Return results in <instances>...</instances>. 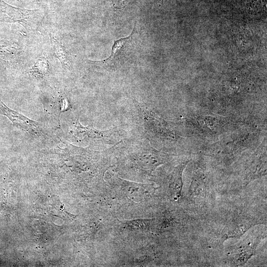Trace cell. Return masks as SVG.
I'll return each mask as SVG.
<instances>
[{"instance_id": "cell-1", "label": "cell", "mask_w": 267, "mask_h": 267, "mask_svg": "<svg viewBox=\"0 0 267 267\" xmlns=\"http://www.w3.org/2000/svg\"><path fill=\"white\" fill-rule=\"evenodd\" d=\"M114 147L118 156V170L128 177L146 178L170 155L153 148L146 140H127Z\"/></svg>"}, {"instance_id": "cell-12", "label": "cell", "mask_w": 267, "mask_h": 267, "mask_svg": "<svg viewBox=\"0 0 267 267\" xmlns=\"http://www.w3.org/2000/svg\"><path fill=\"white\" fill-rule=\"evenodd\" d=\"M51 43L54 49L55 56L60 60L64 68H68L70 59L68 53L64 47L53 37H51Z\"/></svg>"}, {"instance_id": "cell-14", "label": "cell", "mask_w": 267, "mask_h": 267, "mask_svg": "<svg viewBox=\"0 0 267 267\" xmlns=\"http://www.w3.org/2000/svg\"><path fill=\"white\" fill-rule=\"evenodd\" d=\"M132 0H112L113 7L116 9L124 7Z\"/></svg>"}, {"instance_id": "cell-8", "label": "cell", "mask_w": 267, "mask_h": 267, "mask_svg": "<svg viewBox=\"0 0 267 267\" xmlns=\"http://www.w3.org/2000/svg\"><path fill=\"white\" fill-rule=\"evenodd\" d=\"M189 161L185 160L175 167L167 177L168 189L174 197H179L182 187V174Z\"/></svg>"}, {"instance_id": "cell-9", "label": "cell", "mask_w": 267, "mask_h": 267, "mask_svg": "<svg viewBox=\"0 0 267 267\" xmlns=\"http://www.w3.org/2000/svg\"><path fill=\"white\" fill-rule=\"evenodd\" d=\"M206 179L205 168L202 160L198 161L193 167V176L189 191L191 193L198 191L202 189Z\"/></svg>"}, {"instance_id": "cell-11", "label": "cell", "mask_w": 267, "mask_h": 267, "mask_svg": "<svg viewBox=\"0 0 267 267\" xmlns=\"http://www.w3.org/2000/svg\"><path fill=\"white\" fill-rule=\"evenodd\" d=\"M49 69V64L46 58L41 56L30 69V73L35 78L41 79L48 73Z\"/></svg>"}, {"instance_id": "cell-6", "label": "cell", "mask_w": 267, "mask_h": 267, "mask_svg": "<svg viewBox=\"0 0 267 267\" xmlns=\"http://www.w3.org/2000/svg\"><path fill=\"white\" fill-rule=\"evenodd\" d=\"M266 138L258 147L247 168L245 176V181L247 183L266 174Z\"/></svg>"}, {"instance_id": "cell-13", "label": "cell", "mask_w": 267, "mask_h": 267, "mask_svg": "<svg viewBox=\"0 0 267 267\" xmlns=\"http://www.w3.org/2000/svg\"><path fill=\"white\" fill-rule=\"evenodd\" d=\"M202 118V117H201ZM199 125L204 127V129L208 131L212 132H218L220 128H222V123L221 120L216 117H212L210 116H205L199 119L198 121Z\"/></svg>"}, {"instance_id": "cell-5", "label": "cell", "mask_w": 267, "mask_h": 267, "mask_svg": "<svg viewBox=\"0 0 267 267\" xmlns=\"http://www.w3.org/2000/svg\"><path fill=\"white\" fill-rule=\"evenodd\" d=\"M254 134L248 133L242 134L238 137L231 140L222 141L212 145L207 149L206 154L208 155L222 157L233 153V155L238 151H242L246 146H248L254 140Z\"/></svg>"}, {"instance_id": "cell-4", "label": "cell", "mask_w": 267, "mask_h": 267, "mask_svg": "<svg viewBox=\"0 0 267 267\" xmlns=\"http://www.w3.org/2000/svg\"><path fill=\"white\" fill-rule=\"evenodd\" d=\"M135 103L144 129L149 134L166 139L175 137V134L168 127L165 121L141 106L140 103L137 101Z\"/></svg>"}, {"instance_id": "cell-3", "label": "cell", "mask_w": 267, "mask_h": 267, "mask_svg": "<svg viewBox=\"0 0 267 267\" xmlns=\"http://www.w3.org/2000/svg\"><path fill=\"white\" fill-rule=\"evenodd\" d=\"M71 132L78 138H86L105 146L117 144L122 135L121 131L117 128L101 131L89 126L84 127L78 119L72 126Z\"/></svg>"}, {"instance_id": "cell-2", "label": "cell", "mask_w": 267, "mask_h": 267, "mask_svg": "<svg viewBox=\"0 0 267 267\" xmlns=\"http://www.w3.org/2000/svg\"><path fill=\"white\" fill-rule=\"evenodd\" d=\"M134 30L135 26L129 36L114 41L111 55L108 58L102 60L89 61L109 70H115L121 67L129 60L132 53Z\"/></svg>"}, {"instance_id": "cell-7", "label": "cell", "mask_w": 267, "mask_h": 267, "mask_svg": "<svg viewBox=\"0 0 267 267\" xmlns=\"http://www.w3.org/2000/svg\"><path fill=\"white\" fill-rule=\"evenodd\" d=\"M0 110L2 114L8 117L13 124L27 131L36 133L39 129V123L23 115L14 111L0 101Z\"/></svg>"}, {"instance_id": "cell-10", "label": "cell", "mask_w": 267, "mask_h": 267, "mask_svg": "<svg viewBox=\"0 0 267 267\" xmlns=\"http://www.w3.org/2000/svg\"><path fill=\"white\" fill-rule=\"evenodd\" d=\"M256 244L249 242L237 248L232 254V260L236 266L245 264L249 258L253 255Z\"/></svg>"}]
</instances>
